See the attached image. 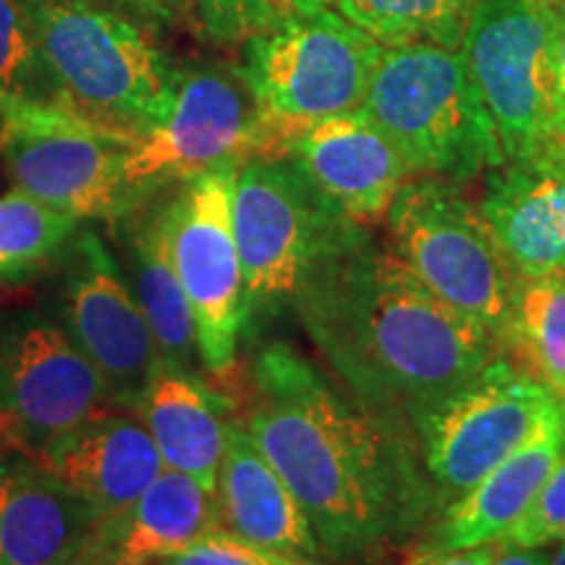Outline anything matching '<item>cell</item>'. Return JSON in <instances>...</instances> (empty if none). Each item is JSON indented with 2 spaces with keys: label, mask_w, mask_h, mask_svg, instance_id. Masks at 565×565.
<instances>
[{
  "label": "cell",
  "mask_w": 565,
  "mask_h": 565,
  "mask_svg": "<svg viewBox=\"0 0 565 565\" xmlns=\"http://www.w3.org/2000/svg\"><path fill=\"white\" fill-rule=\"evenodd\" d=\"M108 521L38 458L0 456V565H82Z\"/></svg>",
  "instance_id": "2e32d148"
},
{
  "label": "cell",
  "mask_w": 565,
  "mask_h": 565,
  "mask_svg": "<svg viewBox=\"0 0 565 565\" xmlns=\"http://www.w3.org/2000/svg\"><path fill=\"white\" fill-rule=\"evenodd\" d=\"M267 550L254 547L228 529H221L160 565H267Z\"/></svg>",
  "instance_id": "f546056e"
},
{
  "label": "cell",
  "mask_w": 565,
  "mask_h": 565,
  "mask_svg": "<svg viewBox=\"0 0 565 565\" xmlns=\"http://www.w3.org/2000/svg\"><path fill=\"white\" fill-rule=\"evenodd\" d=\"M63 103L139 139L171 110L181 68L129 13L103 0H21Z\"/></svg>",
  "instance_id": "3957f363"
},
{
  "label": "cell",
  "mask_w": 565,
  "mask_h": 565,
  "mask_svg": "<svg viewBox=\"0 0 565 565\" xmlns=\"http://www.w3.org/2000/svg\"><path fill=\"white\" fill-rule=\"evenodd\" d=\"M280 154L291 158L351 221L374 225L412 179L393 141L362 110L322 118L288 134Z\"/></svg>",
  "instance_id": "9a60e30c"
},
{
  "label": "cell",
  "mask_w": 565,
  "mask_h": 565,
  "mask_svg": "<svg viewBox=\"0 0 565 565\" xmlns=\"http://www.w3.org/2000/svg\"><path fill=\"white\" fill-rule=\"evenodd\" d=\"M129 13V17L145 19L147 24L168 26L181 19H192V3L189 0H103Z\"/></svg>",
  "instance_id": "1f68e13d"
},
{
  "label": "cell",
  "mask_w": 565,
  "mask_h": 565,
  "mask_svg": "<svg viewBox=\"0 0 565 565\" xmlns=\"http://www.w3.org/2000/svg\"><path fill=\"white\" fill-rule=\"evenodd\" d=\"M547 565H565V540L557 542L553 553L547 557Z\"/></svg>",
  "instance_id": "74e56055"
},
{
  "label": "cell",
  "mask_w": 565,
  "mask_h": 565,
  "mask_svg": "<svg viewBox=\"0 0 565 565\" xmlns=\"http://www.w3.org/2000/svg\"><path fill=\"white\" fill-rule=\"evenodd\" d=\"M508 345L565 404V273L521 282Z\"/></svg>",
  "instance_id": "d4e9b609"
},
{
  "label": "cell",
  "mask_w": 565,
  "mask_h": 565,
  "mask_svg": "<svg viewBox=\"0 0 565 565\" xmlns=\"http://www.w3.org/2000/svg\"><path fill=\"white\" fill-rule=\"evenodd\" d=\"M273 3L286 13H312L317 9H324L328 0H273Z\"/></svg>",
  "instance_id": "e575fe53"
},
{
  "label": "cell",
  "mask_w": 565,
  "mask_h": 565,
  "mask_svg": "<svg viewBox=\"0 0 565 565\" xmlns=\"http://www.w3.org/2000/svg\"><path fill=\"white\" fill-rule=\"evenodd\" d=\"M359 110L393 141L414 175L463 186L505 162L461 47H383Z\"/></svg>",
  "instance_id": "277c9868"
},
{
  "label": "cell",
  "mask_w": 565,
  "mask_h": 565,
  "mask_svg": "<svg viewBox=\"0 0 565 565\" xmlns=\"http://www.w3.org/2000/svg\"><path fill=\"white\" fill-rule=\"evenodd\" d=\"M359 228L286 154L244 160L233 186V233L246 330L291 309L307 275Z\"/></svg>",
  "instance_id": "8992f818"
},
{
  "label": "cell",
  "mask_w": 565,
  "mask_h": 565,
  "mask_svg": "<svg viewBox=\"0 0 565 565\" xmlns=\"http://www.w3.org/2000/svg\"><path fill=\"white\" fill-rule=\"evenodd\" d=\"M563 406H565V404H563Z\"/></svg>",
  "instance_id": "f35d334b"
},
{
  "label": "cell",
  "mask_w": 565,
  "mask_h": 565,
  "mask_svg": "<svg viewBox=\"0 0 565 565\" xmlns=\"http://www.w3.org/2000/svg\"><path fill=\"white\" fill-rule=\"evenodd\" d=\"M458 47L505 162L553 141V13L529 0H482Z\"/></svg>",
  "instance_id": "8fae6325"
},
{
  "label": "cell",
  "mask_w": 565,
  "mask_h": 565,
  "mask_svg": "<svg viewBox=\"0 0 565 565\" xmlns=\"http://www.w3.org/2000/svg\"><path fill=\"white\" fill-rule=\"evenodd\" d=\"M217 500L223 524L249 545L299 561L320 555V545L301 505L246 427L231 424L228 429L217 471Z\"/></svg>",
  "instance_id": "ffe728a7"
},
{
  "label": "cell",
  "mask_w": 565,
  "mask_h": 565,
  "mask_svg": "<svg viewBox=\"0 0 565 565\" xmlns=\"http://www.w3.org/2000/svg\"><path fill=\"white\" fill-rule=\"evenodd\" d=\"M63 103L21 0H0V103ZM66 105V103H63Z\"/></svg>",
  "instance_id": "4316f807"
},
{
  "label": "cell",
  "mask_w": 565,
  "mask_h": 565,
  "mask_svg": "<svg viewBox=\"0 0 565 565\" xmlns=\"http://www.w3.org/2000/svg\"><path fill=\"white\" fill-rule=\"evenodd\" d=\"M563 454L565 406L561 401L515 454L440 511L427 542L419 547L422 553L498 545L534 503Z\"/></svg>",
  "instance_id": "d6986e66"
},
{
  "label": "cell",
  "mask_w": 565,
  "mask_h": 565,
  "mask_svg": "<svg viewBox=\"0 0 565 565\" xmlns=\"http://www.w3.org/2000/svg\"><path fill=\"white\" fill-rule=\"evenodd\" d=\"M38 461L82 494L108 526L166 469L145 422L116 412H100L71 427L45 445Z\"/></svg>",
  "instance_id": "ac0fdd59"
},
{
  "label": "cell",
  "mask_w": 565,
  "mask_h": 565,
  "mask_svg": "<svg viewBox=\"0 0 565 565\" xmlns=\"http://www.w3.org/2000/svg\"><path fill=\"white\" fill-rule=\"evenodd\" d=\"M246 433L294 492L328 561L383 563L440 515L404 424L338 387L291 345L270 343L254 359Z\"/></svg>",
  "instance_id": "6da1fadb"
},
{
  "label": "cell",
  "mask_w": 565,
  "mask_h": 565,
  "mask_svg": "<svg viewBox=\"0 0 565 565\" xmlns=\"http://www.w3.org/2000/svg\"><path fill=\"white\" fill-rule=\"evenodd\" d=\"M110 393L61 322L34 309H0V456L38 458Z\"/></svg>",
  "instance_id": "30bf717a"
},
{
  "label": "cell",
  "mask_w": 565,
  "mask_h": 565,
  "mask_svg": "<svg viewBox=\"0 0 565 565\" xmlns=\"http://www.w3.org/2000/svg\"><path fill=\"white\" fill-rule=\"evenodd\" d=\"M189 3H192L196 30L215 45H242L286 13L273 0H189Z\"/></svg>",
  "instance_id": "83f0119b"
},
{
  "label": "cell",
  "mask_w": 565,
  "mask_h": 565,
  "mask_svg": "<svg viewBox=\"0 0 565 565\" xmlns=\"http://www.w3.org/2000/svg\"><path fill=\"white\" fill-rule=\"evenodd\" d=\"M383 45L330 6L282 13L242 42V71L265 121L278 137L301 126L359 110Z\"/></svg>",
  "instance_id": "52a82bcc"
},
{
  "label": "cell",
  "mask_w": 565,
  "mask_h": 565,
  "mask_svg": "<svg viewBox=\"0 0 565 565\" xmlns=\"http://www.w3.org/2000/svg\"><path fill=\"white\" fill-rule=\"evenodd\" d=\"M482 0H328L349 24L383 47L433 42L458 47Z\"/></svg>",
  "instance_id": "cb8c5ba5"
},
{
  "label": "cell",
  "mask_w": 565,
  "mask_h": 565,
  "mask_svg": "<svg viewBox=\"0 0 565 565\" xmlns=\"http://www.w3.org/2000/svg\"><path fill=\"white\" fill-rule=\"evenodd\" d=\"M267 565H315V563L299 561V557H282V555L270 553V557H267Z\"/></svg>",
  "instance_id": "8d00e7d4"
},
{
  "label": "cell",
  "mask_w": 565,
  "mask_h": 565,
  "mask_svg": "<svg viewBox=\"0 0 565 565\" xmlns=\"http://www.w3.org/2000/svg\"><path fill=\"white\" fill-rule=\"evenodd\" d=\"M529 3L540 6L547 13H565V0H529Z\"/></svg>",
  "instance_id": "d590c367"
},
{
  "label": "cell",
  "mask_w": 565,
  "mask_h": 565,
  "mask_svg": "<svg viewBox=\"0 0 565 565\" xmlns=\"http://www.w3.org/2000/svg\"><path fill=\"white\" fill-rule=\"evenodd\" d=\"M166 469L192 477L204 490L217 492V471L231 424L223 401L196 377L162 372L139 408Z\"/></svg>",
  "instance_id": "7402d4cb"
},
{
  "label": "cell",
  "mask_w": 565,
  "mask_h": 565,
  "mask_svg": "<svg viewBox=\"0 0 565 565\" xmlns=\"http://www.w3.org/2000/svg\"><path fill=\"white\" fill-rule=\"evenodd\" d=\"M129 225V259L131 286L145 309L152 333L158 338L166 372L194 377L196 351L194 317L186 294L175 273L171 254V233H168V200L154 202L145 210V202L131 210Z\"/></svg>",
  "instance_id": "603a6c76"
},
{
  "label": "cell",
  "mask_w": 565,
  "mask_h": 565,
  "mask_svg": "<svg viewBox=\"0 0 565 565\" xmlns=\"http://www.w3.org/2000/svg\"><path fill=\"white\" fill-rule=\"evenodd\" d=\"M545 550H529V547H503L498 545L492 565H547Z\"/></svg>",
  "instance_id": "836d02e7"
},
{
  "label": "cell",
  "mask_w": 565,
  "mask_h": 565,
  "mask_svg": "<svg viewBox=\"0 0 565 565\" xmlns=\"http://www.w3.org/2000/svg\"><path fill=\"white\" fill-rule=\"evenodd\" d=\"M385 223L395 257L454 312L508 345L524 278L494 242L479 204L458 183L412 175Z\"/></svg>",
  "instance_id": "5b68a950"
},
{
  "label": "cell",
  "mask_w": 565,
  "mask_h": 565,
  "mask_svg": "<svg viewBox=\"0 0 565 565\" xmlns=\"http://www.w3.org/2000/svg\"><path fill=\"white\" fill-rule=\"evenodd\" d=\"M291 309L349 393L416 433L498 359V343L374 242L370 225L307 275Z\"/></svg>",
  "instance_id": "7a4b0ae2"
},
{
  "label": "cell",
  "mask_w": 565,
  "mask_h": 565,
  "mask_svg": "<svg viewBox=\"0 0 565 565\" xmlns=\"http://www.w3.org/2000/svg\"><path fill=\"white\" fill-rule=\"evenodd\" d=\"M275 152L278 137L238 66L181 68L168 116L126 152L129 212L173 183Z\"/></svg>",
  "instance_id": "ba28073f"
},
{
  "label": "cell",
  "mask_w": 565,
  "mask_h": 565,
  "mask_svg": "<svg viewBox=\"0 0 565 565\" xmlns=\"http://www.w3.org/2000/svg\"><path fill=\"white\" fill-rule=\"evenodd\" d=\"M494 555H498V545L443 550V553H422V550H416L412 565H492Z\"/></svg>",
  "instance_id": "d6a6232c"
},
{
  "label": "cell",
  "mask_w": 565,
  "mask_h": 565,
  "mask_svg": "<svg viewBox=\"0 0 565 565\" xmlns=\"http://www.w3.org/2000/svg\"><path fill=\"white\" fill-rule=\"evenodd\" d=\"M553 139L565 145V13H553Z\"/></svg>",
  "instance_id": "4dcf8cb0"
},
{
  "label": "cell",
  "mask_w": 565,
  "mask_h": 565,
  "mask_svg": "<svg viewBox=\"0 0 565 565\" xmlns=\"http://www.w3.org/2000/svg\"><path fill=\"white\" fill-rule=\"evenodd\" d=\"M134 141L63 103H0V158L13 189L76 221L129 215L124 160Z\"/></svg>",
  "instance_id": "9c48e42d"
},
{
  "label": "cell",
  "mask_w": 565,
  "mask_h": 565,
  "mask_svg": "<svg viewBox=\"0 0 565 565\" xmlns=\"http://www.w3.org/2000/svg\"><path fill=\"white\" fill-rule=\"evenodd\" d=\"M76 217L11 189L0 196V280H24L74 238Z\"/></svg>",
  "instance_id": "484cf974"
},
{
  "label": "cell",
  "mask_w": 565,
  "mask_h": 565,
  "mask_svg": "<svg viewBox=\"0 0 565 565\" xmlns=\"http://www.w3.org/2000/svg\"><path fill=\"white\" fill-rule=\"evenodd\" d=\"M221 529L217 492L181 471L162 469L137 503L105 529L95 557L105 565H160Z\"/></svg>",
  "instance_id": "44dd1931"
},
{
  "label": "cell",
  "mask_w": 565,
  "mask_h": 565,
  "mask_svg": "<svg viewBox=\"0 0 565 565\" xmlns=\"http://www.w3.org/2000/svg\"><path fill=\"white\" fill-rule=\"evenodd\" d=\"M61 324L103 377L110 404L139 414L166 362L131 280L89 231L71 238Z\"/></svg>",
  "instance_id": "5bb4252c"
},
{
  "label": "cell",
  "mask_w": 565,
  "mask_h": 565,
  "mask_svg": "<svg viewBox=\"0 0 565 565\" xmlns=\"http://www.w3.org/2000/svg\"><path fill=\"white\" fill-rule=\"evenodd\" d=\"M565 540V454L542 490L536 492L529 511L515 521L498 545L547 550Z\"/></svg>",
  "instance_id": "f1b7e54d"
},
{
  "label": "cell",
  "mask_w": 565,
  "mask_h": 565,
  "mask_svg": "<svg viewBox=\"0 0 565 565\" xmlns=\"http://www.w3.org/2000/svg\"><path fill=\"white\" fill-rule=\"evenodd\" d=\"M479 210L521 278L565 273V145L553 139L490 171Z\"/></svg>",
  "instance_id": "e0dca14e"
},
{
  "label": "cell",
  "mask_w": 565,
  "mask_h": 565,
  "mask_svg": "<svg viewBox=\"0 0 565 565\" xmlns=\"http://www.w3.org/2000/svg\"><path fill=\"white\" fill-rule=\"evenodd\" d=\"M238 166H221L181 183L168 200V233L175 273L194 317L200 362L231 372L246 330L244 270L233 233V186Z\"/></svg>",
  "instance_id": "7c38bea8"
},
{
  "label": "cell",
  "mask_w": 565,
  "mask_h": 565,
  "mask_svg": "<svg viewBox=\"0 0 565 565\" xmlns=\"http://www.w3.org/2000/svg\"><path fill=\"white\" fill-rule=\"evenodd\" d=\"M561 398L532 372L492 359L419 427L422 458L445 511L524 445Z\"/></svg>",
  "instance_id": "4fadbf2b"
}]
</instances>
